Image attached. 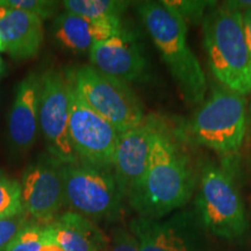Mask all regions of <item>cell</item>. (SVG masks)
<instances>
[{
  "mask_svg": "<svg viewBox=\"0 0 251 251\" xmlns=\"http://www.w3.org/2000/svg\"><path fill=\"white\" fill-rule=\"evenodd\" d=\"M178 137L165 122L156 134L146 174L126 199L139 218L161 220L193 197L196 174Z\"/></svg>",
  "mask_w": 251,
  "mask_h": 251,
  "instance_id": "cell-1",
  "label": "cell"
},
{
  "mask_svg": "<svg viewBox=\"0 0 251 251\" xmlns=\"http://www.w3.org/2000/svg\"><path fill=\"white\" fill-rule=\"evenodd\" d=\"M137 14L170 72L181 98L199 106L207 92V79L201 64L187 42V25L161 1H139Z\"/></svg>",
  "mask_w": 251,
  "mask_h": 251,
  "instance_id": "cell-2",
  "label": "cell"
},
{
  "mask_svg": "<svg viewBox=\"0 0 251 251\" xmlns=\"http://www.w3.org/2000/svg\"><path fill=\"white\" fill-rule=\"evenodd\" d=\"M202 26L207 62L216 83L247 97L251 93V51L243 13L226 1L207 12Z\"/></svg>",
  "mask_w": 251,
  "mask_h": 251,
  "instance_id": "cell-3",
  "label": "cell"
},
{
  "mask_svg": "<svg viewBox=\"0 0 251 251\" xmlns=\"http://www.w3.org/2000/svg\"><path fill=\"white\" fill-rule=\"evenodd\" d=\"M248 126L246 97L215 83L180 136L220 155H231L243 146Z\"/></svg>",
  "mask_w": 251,
  "mask_h": 251,
  "instance_id": "cell-4",
  "label": "cell"
},
{
  "mask_svg": "<svg viewBox=\"0 0 251 251\" xmlns=\"http://www.w3.org/2000/svg\"><path fill=\"white\" fill-rule=\"evenodd\" d=\"M197 215L203 229L227 241L247 233L248 219L243 198L234 178L214 163L201 168L196 198Z\"/></svg>",
  "mask_w": 251,
  "mask_h": 251,
  "instance_id": "cell-5",
  "label": "cell"
},
{
  "mask_svg": "<svg viewBox=\"0 0 251 251\" xmlns=\"http://www.w3.org/2000/svg\"><path fill=\"white\" fill-rule=\"evenodd\" d=\"M62 176L65 203L72 212L93 222L120 218L126 198L112 170L78 162L63 164Z\"/></svg>",
  "mask_w": 251,
  "mask_h": 251,
  "instance_id": "cell-6",
  "label": "cell"
},
{
  "mask_svg": "<svg viewBox=\"0 0 251 251\" xmlns=\"http://www.w3.org/2000/svg\"><path fill=\"white\" fill-rule=\"evenodd\" d=\"M69 72L78 93L119 134L137 126L147 115L129 84L102 74L92 65H81Z\"/></svg>",
  "mask_w": 251,
  "mask_h": 251,
  "instance_id": "cell-7",
  "label": "cell"
},
{
  "mask_svg": "<svg viewBox=\"0 0 251 251\" xmlns=\"http://www.w3.org/2000/svg\"><path fill=\"white\" fill-rule=\"evenodd\" d=\"M69 83V136L79 163L112 170L113 156L119 131L89 106L74 85L67 70Z\"/></svg>",
  "mask_w": 251,
  "mask_h": 251,
  "instance_id": "cell-8",
  "label": "cell"
},
{
  "mask_svg": "<svg viewBox=\"0 0 251 251\" xmlns=\"http://www.w3.org/2000/svg\"><path fill=\"white\" fill-rule=\"evenodd\" d=\"M40 130L48 153L62 164H76L69 136V83L67 71L49 69L40 75Z\"/></svg>",
  "mask_w": 251,
  "mask_h": 251,
  "instance_id": "cell-9",
  "label": "cell"
},
{
  "mask_svg": "<svg viewBox=\"0 0 251 251\" xmlns=\"http://www.w3.org/2000/svg\"><path fill=\"white\" fill-rule=\"evenodd\" d=\"M62 165L48 153L28 165L23 174L20 184L25 212L40 225L55 221L65 203Z\"/></svg>",
  "mask_w": 251,
  "mask_h": 251,
  "instance_id": "cell-10",
  "label": "cell"
},
{
  "mask_svg": "<svg viewBox=\"0 0 251 251\" xmlns=\"http://www.w3.org/2000/svg\"><path fill=\"white\" fill-rule=\"evenodd\" d=\"M202 229L197 213L185 211L166 220L137 218L130 222L140 251H205Z\"/></svg>",
  "mask_w": 251,
  "mask_h": 251,
  "instance_id": "cell-11",
  "label": "cell"
},
{
  "mask_svg": "<svg viewBox=\"0 0 251 251\" xmlns=\"http://www.w3.org/2000/svg\"><path fill=\"white\" fill-rule=\"evenodd\" d=\"M163 125L161 117L148 114L139 125L119 135L112 171L126 199L146 174L153 140Z\"/></svg>",
  "mask_w": 251,
  "mask_h": 251,
  "instance_id": "cell-12",
  "label": "cell"
},
{
  "mask_svg": "<svg viewBox=\"0 0 251 251\" xmlns=\"http://www.w3.org/2000/svg\"><path fill=\"white\" fill-rule=\"evenodd\" d=\"M89 59L97 70L127 84L144 80L148 76V59L142 43L133 30L125 27L93 46Z\"/></svg>",
  "mask_w": 251,
  "mask_h": 251,
  "instance_id": "cell-13",
  "label": "cell"
},
{
  "mask_svg": "<svg viewBox=\"0 0 251 251\" xmlns=\"http://www.w3.org/2000/svg\"><path fill=\"white\" fill-rule=\"evenodd\" d=\"M41 79L30 72L15 87L14 99L8 113L7 136L12 150L24 153L31 149L40 129Z\"/></svg>",
  "mask_w": 251,
  "mask_h": 251,
  "instance_id": "cell-14",
  "label": "cell"
},
{
  "mask_svg": "<svg viewBox=\"0 0 251 251\" xmlns=\"http://www.w3.org/2000/svg\"><path fill=\"white\" fill-rule=\"evenodd\" d=\"M122 28L121 20H92L65 11L54 20L52 35L63 49L74 54H89L93 46L118 34Z\"/></svg>",
  "mask_w": 251,
  "mask_h": 251,
  "instance_id": "cell-15",
  "label": "cell"
},
{
  "mask_svg": "<svg viewBox=\"0 0 251 251\" xmlns=\"http://www.w3.org/2000/svg\"><path fill=\"white\" fill-rule=\"evenodd\" d=\"M0 35L15 61L39 54L43 42V20L27 12L0 5Z\"/></svg>",
  "mask_w": 251,
  "mask_h": 251,
  "instance_id": "cell-16",
  "label": "cell"
},
{
  "mask_svg": "<svg viewBox=\"0 0 251 251\" xmlns=\"http://www.w3.org/2000/svg\"><path fill=\"white\" fill-rule=\"evenodd\" d=\"M50 242L63 251H107L109 238L91 220L75 212L57 216L45 225Z\"/></svg>",
  "mask_w": 251,
  "mask_h": 251,
  "instance_id": "cell-17",
  "label": "cell"
},
{
  "mask_svg": "<svg viewBox=\"0 0 251 251\" xmlns=\"http://www.w3.org/2000/svg\"><path fill=\"white\" fill-rule=\"evenodd\" d=\"M62 5L67 12L92 20H121V15L130 2L121 0H65Z\"/></svg>",
  "mask_w": 251,
  "mask_h": 251,
  "instance_id": "cell-18",
  "label": "cell"
},
{
  "mask_svg": "<svg viewBox=\"0 0 251 251\" xmlns=\"http://www.w3.org/2000/svg\"><path fill=\"white\" fill-rule=\"evenodd\" d=\"M24 212L20 181L0 172V219L11 218Z\"/></svg>",
  "mask_w": 251,
  "mask_h": 251,
  "instance_id": "cell-19",
  "label": "cell"
},
{
  "mask_svg": "<svg viewBox=\"0 0 251 251\" xmlns=\"http://www.w3.org/2000/svg\"><path fill=\"white\" fill-rule=\"evenodd\" d=\"M161 2L176 12L186 25L202 23L207 12L216 6V1L207 0H163Z\"/></svg>",
  "mask_w": 251,
  "mask_h": 251,
  "instance_id": "cell-20",
  "label": "cell"
},
{
  "mask_svg": "<svg viewBox=\"0 0 251 251\" xmlns=\"http://www.w3.org/2000/svg\"><path fill=\"white\" fill-rule=\"evenodd\" d=\"M48 241L46 226L30 222L12 240L5 251H40Z\"/></svg>",
  "mask_w": 251,
  "mask_h": 251,
  "instance_id": "cell-21",
  "label": "cell"
},
{
  "mask_svg": "<svg viewBox=\"0 0 251 251\" xmlns=\"http://www.w3.org/2000/svg\"><path fill=\"white\" fill-rule=\"evenodd\" d=\"M58 4L52 0H0V5L36 15L41 20H47L57 13Z\"/></svg>",
  "mask_w": 251,
  "mask_h": 251,
  "instance_id": "cell-22",
  "label": "cell"
},
{
  "mask_svg": "<svg viewBox=\"0 0 251 251\" xmlns=\"http://www.w3.org/2000/svg\"><path fill=\"white\" fill-rule=\"evenodd\" d=\"M26 212L11 218L0 219V251H5L12 240L30 224Z\"/></svg>",
  "mask_w": 251,
  "mask_h": 251,
  "instance_id": "cell-23",
  "label": "cell"
},
{
  "mask_svg": "<svg viewBox=\"0 0 251 251\" xmlns=\"http://www.w3.org/2000/svg\"><path fill=\"white\" fill-rule=\"evenodd\" d=\"M107 251H140L139 242L130 230L117 228L109 240Z\"/></svg>",
  "mask_w": 251,
  "mask_h": 251,
  "instance_id": "cell-24",
  "label": "cell"
},
{
  "mask_svg": "<svg viewBox=\"0 0 251 251\" xmlns=\"http://www.w3.org/2000/svg\"><path fill=\"white\" fill-rule=\"evenodd\" d=\"M243 25H244V31H246L248 45H249V48L251 51V11L243 12Z\"/></svg>",
  "mask_w": 251,
  "mask_h": 251,
  "instance_id": "cell-25",
  "label": "cell"
},
{
  "mask_svg": "<svg viewBox=\"0 0 251 251\" xmlns=\"http://www.w3.org/2000/svg\"><path fill=\"white\" fill-rule=\"evenodd\" d=\"M229 5L234 8L238 9L240 12L251 11V0H235V1H227Z\"/></svg>",
  "mask_w": 251,
  "mask_h": 251,
  "instance_id": "cell-26",
  "label": "cell"
},
{
  "mask_svg": "<svg viewBox=\"0 0 251 251\" xmlns=\"http://www.w3.org/2000/svg\"><path fill=\"white\" fill-rule=\"evenodd\" d=\"M40 251H63V250L59 247L56 246L55 243H52V242H50V241H48V242H47L45 246L41 248Z\"/></svg>",
  "mask_w": 251,
  "mask_h": 251,
  "instance_id": "cell-27",
  "label": "cell"
},
{
  "mask_svg": "<svg viewBox=\"0 0 251 251\" xmlns=\"http://www.w3.org/2000/svg\"><path fill=\"white\" fill-rule=\"evenodd\" d=\"M6 74V65L4 59H2L1 56H0V80L2 79V77L5 76Z\"/></svg>",
  "mask_w": 251,
  "mask_h": 251,
  "instance_id": "cell-28",
  "label": "cell"
},
{
  "mask_svg": "<svg viewBox=\"0 0 251 251\" xmlns=\"http://www.w3.org/2000/svg\"><path fill=\"white\" fill-rule=\"evenodd\" d=\"M0 52H7V49H6L5 42L4 40H2L1 35H0Z\"/></svg>",
  "mask_w": 251,
  "mask_h": 251,
  "instance_id": "cell-29",
  "label": "cell"
},
{
  "mask_svg": "<svg viewBox=\"0 0 251 251\" xmlns=\"http://www.w3.org/2000/svg\"><path fill=\"white\" fill-rule=\"evenodd\" d=\"M248 120H249V126H250V130H251V101L249 105V109H248Z\"/></svg>",
  "mask_w": 251,
  "mask_h": 251,
  "instance_id": "cell-30",
  "label": "cell"
}]
</instances>
